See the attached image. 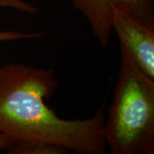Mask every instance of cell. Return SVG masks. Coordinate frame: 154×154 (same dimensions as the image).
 <instances>
[{
    "mask_svg": "<svg viewBox=\"0 0 154 154\" xmlns=\"http://www.w3.org/2000/svg\"><path fill=\"white\" fill-rule=\"evenodd\" d=\"M57 87L52 69L20 63L0 66V133L12 154H103V109L85 119L68 120L46 104Z\"/></svg>",
    "mask_w": 154,
    "mask_h": 154,
    "instance_id": "1",
    "label": "cell"
},
{
    "mask_svg": "<svg viewBox=\"0 0 154 154\" xmlns=\"http://www.w3.org/2000/svg\"><path fill=\"white\" fill-rule=\"evenodd\" d=\"M120 68L103 136L111 154L154 153V80L120 45Z\"/></svg>",
    "mask_w": 154,
    "mask_h": 154,
    "instance_id": "2",
    "label": "cell"
},
{
    "mask_svg": "<svg viewBox=\"0 0 154 154\" xmlns=\"http://www.w3.org/2000/svg\"><path fill=\"white\" fill-rule=\"evenodd\" d=\"M74 8L88 22L95 38L106 48L112 34V17L116 10L127 11L154 25L153 0H70Z\"/></svg>",
    "mask_w": 154,
    "mask_h": 154,
    "instance_id": "3",
    "label": "cell"
},
{
    "mask_svg": "<svg viewBox=\"0 0 154 154\" xmlns=\"http://www.w3.org/2000/svg\"><path fill=\"white\" fill-rule=\"evenodd\" d=\"M112 32L133 63L149 78L154 80V25L144 22L129 12L116 10Z\"/></svg>",
    "mask_w": 154,
    "mask_h": 154,
    "instance_id": "4",
    "label": "cell"
},
{
    "mask_svg": "<svg viewBox=\"0 0 154 154\" xmlns=\"http://www.w3.org/2000/svg\"><path fill=\"white\" fill-rule=\"evenodd\" d=\"M0 8H11L28 14H36L38 8L25 0H0Z\"/></svg>",
    "mask_w": 154,
    "mask_h": 154,
    "instance_id": "5",
    "label": "cell"
},
{
    "mask_svg": "<svg viewBox=\"0 0 154 154\" xmlns=\"http://www.w3.org/2000/svg\"><path fill=\"white\" fill-rule=\"evenodd\" d=\"M42 36H43L42 33H22V32H17V31L0 30V42L40 38Z\"/></svg>",
    "mask_w": 154,
    "mask_h": 154,
    "instance_id": "6",
    "label": "cell"
},
{
    "mask_svg": "<svg viewBox=\"0 0 154 154\" xmlns=\"http://www.w3.org/2000/svg\"><path fill=\"white\" fill-rule=\"evenodd\" d=\"M12 146V141L10 138L0 133V150H8Z\"/></svg>",
    "mask_w": 154,
    "mask_h": 154,
    "instance_id": "7",
    "label": "cell"
}]
</instances>
